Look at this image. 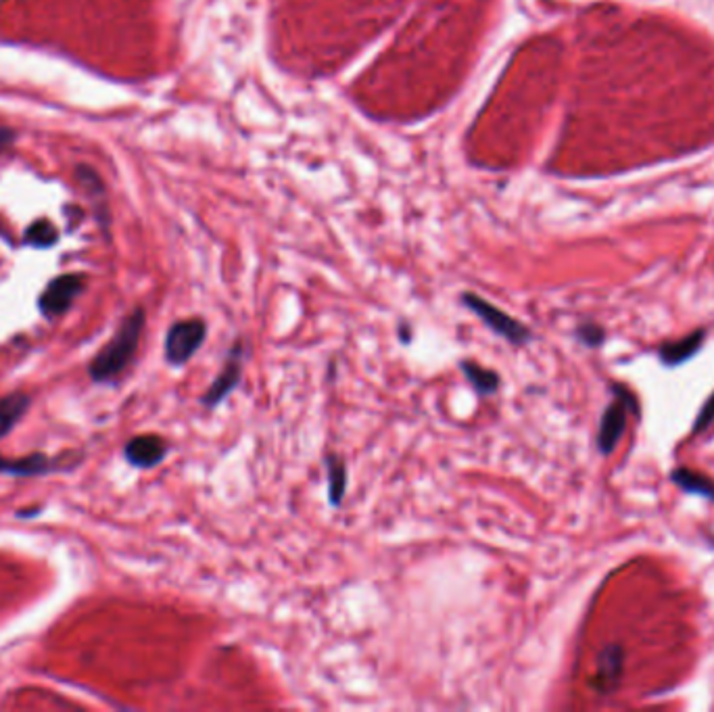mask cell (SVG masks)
Returning a JSON list of instances; mask_svg holds the SVG:
<instances>
[{
  "mask_svg": "<svg viewBox=\"0 0 714 712\" xmlns=\"http://www.w3.org/2000/svg\"><path fill=\"white\" fill-rule=\"evenodd\" d=\"M144 324H147V313H144L142 307H136V310L121 322L115 337L94 355L91 368H88L92 380L96 382L113 380L115 376H120L123 370L128 368V364L134 358L136 349H139Z\"/></svg>",
  "mask_w": 714,
  "mask_h": 712,
  "instance_id": "6da1fadb",
  "label": "cell"
},
{
  "mask_svg": "<svg viewBox=\"0 0 714 712\" xmlns=\"http://www.w3.org/2000/svg\"><path fill=\"white\" fill-rule=\"evenodd\" d=\"M459 303H462L470 313H475V316L483 322L493 334H497V337L507 341V343H512L514 347H525L533 341L531 328L523 324L520 320L512 318L510 313L499 310L496 303H491V301H487L485 297L477 295V293L470 291L462 293Z\"/></svg>",
  "mask_w": 714,
  "mask_h": 712,
  "instance_id": "7a4b0ae2",
  "label": "cell"
},
{
  "mask_svg": "<svg viewBox=\"0 0 714 712\" xmlns=\"http://www.w3.org/2000/svg\"><path fill=\"white\" fill-rule=\"evenodd\" d=\"M245 353H246V345H245L243 337L235 339V343L230 345L228 353H226L224 364H222V368H219V372L216 374L214 382H211V385L207 387V391H205L201 397V403L205 408L216 409L217 406H222V403L228 399L232 391H236L240 380H243Z\"/></svg>",
  "mask_w": 714,
  "mask_h": 712,
  "instance_id": "3957f363",
  "label": "cell"
},
{
  "mask_svg": "<svg viewBox=\"0 0 714 712\" xmlns=\"http://www.w3.org/2000/svg\"><path fill=\"white\" fill-rule=\"evenodd\" d=\"M207 339V322L203 318L178 320L166 334V360L169 366L180 368L190 361Z\"/></svg>",
  "mask_w": 714,
  "mask_h": 712,
  "instance_id": "277c9868",
  "label": "cell"
},
{
  "mask_svg": "<svg viewBox=\"0 0 714 712\" xmlns=\"http://www.w3.org/2000/svg\"><path fill=\"white\" fill-rule=\"evenodd\" d=\"M614 391L619 395L614 397V401L603 412L600 420V433H597V449L603 456L613 454L616 445H619L624 428H627V412L635 408V397L629 391H624L622 387H614Z\"/></svg>",
  "mask_w": 714,
  "mask_h": 712,
  "instance_id": "5b68a950",
  "label": "cell"
},
{
  "mask_svg": "<svg viewBox=\"0 0 714 712\" xmlns=\"http://www.w3.org/2000/svg\"><path fill=\"white\" fill-rule=\"evenodd\" d=\"M82 289H84V278L78 276V274H67V276L54 278L38 299L40 312H43L46 318L61 316V313L70 310L73 299L80 295Z\"/></svg>",
  "mask_w": 714,
  "mask_h": 712,
  "instance_id": "8992f818",
  "label": "cell"
},
{
  "mask_svg": "<svg viewBox=\"0 0 714 712\" xmlns=\"http://www.w3.org/2000/svg\"><path fill=\"white\" fill-rule=\"evenodd\" d=\"M169 445L159 435H139L123 447V456L134 468H155L166 460Z\"/></svg>",
  "mask_w": 714,
  "mask_h": 712,
  "instance_id": "52a82bcc",
  "label": "cell"
},
{
  "mask_svg": "<svg viewBox=\"0 0 714 712\" xmlns=\"http://www.w3.org/2000/svg\"><path fill=\"white\" fill-rule=\"evenodd\" d=\"M59 462L61 457L59 460H53V457H48L44 454H32L25 457H17V460H6V457L0 456V475L40 476L63 468Z\"/></svg>",
  "mask_w": 714,
  "mask_h": 712,
  "instance_id": "ba28073f",
  "label": "cell"
},
{
  "mask_svg": "<svg viewBox=\"0 0 714 712\" xmlns=\"http://www.w3.org/2000/svg\"><path fill=\"white\" fill-rule=\"evenodd\" d=\"M324 470H326L328 504H331L333 508H339V505H343V502H345L347 487H349L347 464L339 454H334V451H326Z\"/></svg>",
  "mask_w": 714,
  "mask_h": 712,
  "instance_id": "9c48e42d",
  "label": "cell"
},
{
  "mask_svg": "<svg viewBox=\"0 0 714 712\" xmlns=\"http://www.w3.org/2000/svg\"><path fill=\"white\" fill-rule=\"evenodd\" d=\"M622 662H624V654L621 646H608L603 649L600 654V660H597V675L593 688L597 691H602V694L613 691L621 679Z\"/></svg>",
  "mask_w": 714,
  "mask_h": 712,
  "instance_id": "30bf717a",
  "label": "cell"
},
{
  "mask_svg": "<svg viewBox=\"0 0 714 712\" xmlns=\"http://www.w3.org/2000/svg\"><path fill=\"white\" fill-rule=\"evenodd\" d=\"M459 370H462L464 379L470 382V387L475 389L480 397H489L499 391L501 376L497 370L487 368L477 360H462L459 361Z\"/></svg>",
  "mask_w": 714,
  "mask_h": 712,
  "instance_id": "8fae6325",
  "label": "cell"
},
{
  "mask_svg": "<svg viewBox=\"0 0 714 712\" xmlns=\"http://www.w3.org/2000/svg\"><path fill=\"white\" fill-rule=\"evenodd\" d=\"M32 399L24 393H11L0 399V439L15 428V424L25 416Z\"/></svg>",
  "mask_w": 714,
  "mask_h": 712,
  "instance_id": "7c38bea8",
  "label": "cell"
},
{
  "mask_svg": "<svg viewBox=\"0 0 714 712\" xmlns=\"http://www.w3.org/2000/svg\"><path fill=\"white\" fill-rule=\"evenodd\" d=\"M704 337H706V332L698 331V332H691L690 337L677 341V343L662 345L661 347V360L669 366L683 364L685 360H690L698 353V349L702 347V343H704Z\"/></svg>",
  "mask_w": 714,
  "mask_h": 712,
  "instance_id": "4fadbf2b",
  "label": "cell"
},
{
  "mask_svg": "<svg viewBox=\"0 0 714 712\" xmlns=\"http://www.w3.org/2000/svg\"><path fill=\"white\" fill-rule=\"evenodd\" d=\"M671 478H672V483L679 485V487H681L683 491L714 499V481L709 476L700 475V472H693L688 468H677L671 475Z\"/></svg>",
  "mask_w": 714,
  "mask_h": 712,
  "instance_id": "5bb4252c",
  "label": "cell"
},
{
  "mask_svg": "<svg viewBox=\"0 0 714 712\" xmlns=\"http://www.w3.org/2000/svg\"><path fill=\"white\" fill-rule=\"evenodd\" d=\"M57 238H59L57 228H54L51 222H44V220L32 224L30 228H27V235H25L27 243L34 245V246H43V249L44 246H53L54 243H57Z\"/></svg>",
  "mask_w": 714,
  "mask_h": 712,
  "instance_id": "9a60e30c",
  "label": "cell"
},
{
  "mask_svg": "<svg viewBox=\"0 0 714 712\" xmlns=\"http://www.w3.org/2000/svg\"><path fill=\"white\" fill-rule=\"evenodd\" d=\"M576 339L587 347H600L603 343V339H606V334H603L602 326L589 324L587 322V324H581L576 328Z\"/></svg>",
  "mask_w": 714,
  "mask_h": 712,
  "instance_id": "2e32d148",
  "label": "cell"
},
{
  "mask_svg": "<svg viewBox=\"0 0 714 712\" xmlns=\"http://www.w3.org/2000/svg\"><path fill=\"white\" fill-rule=\"evenodd\" d=\"M712 422H714V393L709 397V401L704 403L702 409H700L698 420L693 424V430H696V433H702V430L709 428Z\"/></svg>",
  "mask_w": 714,
  "mask_h": 712,
  "instance_id": "e0dca14e",
  "label": "cell"
},
{
  "mask_svg": "<svg viewBox=\"0 0 714 712\" xmlns=\"http://www.w3.org/2000/svg\"><path fill=\"white\" fill-rule=\"evenodd\" d=\"M13 139H15V132H13V130H9V128L0 126V150L9 147L11 142H13Z\"/></svg>",
  "mask_w": 714,
  "mask_h": 712,
  "instance_id": "ac0fdd59",
  "label": "cell"
},
{
  "mask_svg": "<svg viewBox=\"0 0 714 712\" xmlns=\"http://www.w3.org/2000/svg\"><path fill=\"white\" fill-rule=\"evenodd\" d=\"M411 337H414V331H411V326L410 324H401L400 326V341H401V343L410 345Z\"/></svg>",
  "mask_w": 714,
  "mask_h": 712,
  "instance_id": "d6986e66",
  "label": "cell"
}]
</instances>
